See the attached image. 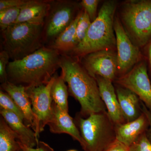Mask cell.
Masks as SVG:
<instances>
[{"instance_id":"cell-15","label":"cell","mask_w":151,"mask_h":151,"mask_svg":"<svg viewBox=\"0 0 151 151\" xmlns=\"http://www.w3.org/2000/svg\"><path fill=\"white\" fill-rule=\"evenodd\" d=\"M149 127L148 119L143 112L134 121L116 126V139L130 147L140 136L147 132Z\"/></svg>"},{"instance_id":"cell-3","label":"cell","mask_w":151,"mask_h":151,"mask_svg":"<svg viewBox=\"0 0 151 151\" xmlns=\"http://www.w3.org/2000/svg\"><path fill=\"white\" fill-rule=\"evenodd\" d=\"M117 4L114 1H105L96 19L92 22L84 40L71 52V56L81 58L99 50H116L114 24Z\"/></svg>"},{"instance_id":"cell-30","label":"cell","mask_w":151,"mask_h":151,"mask_svg":"<svg viewBox=\"0 0 151 151\" xmlns=\"http://www.w3.org/2000/svg\"><path fill=\"white\" fill-rule=\"evenodd\" d=\"M104 151H130L129 147L116 139Z\"/></svg>"},{"instance_id":"cell-22","label":"cell","mask_w":151,"mask_h":151,"mask_svg":"<svg viewBox=\"0 0 151 151\" xmlns=\"http://www.w3.org/2000/svg\"><path fill=\"white\" fill-rule=\"evenodd\" d=\"M91 23L89 16L84 10L79 12V19L76 30V47L85 39Z\"/></svg>"},{"instance_id":"cell-1","label":"cell","mask_w":151,"mask_h":151,"mask_svg":"<svg viewBox=\"0 0 151 151\" xmlns=\"http://www.w3.org/2000/svg\"><path fill=\"white\" fill-rule=\"evenodd\" d=\"M59 66L68 93L81 105L80 116L86 118L93 113L107 111L96 79L88 73L78 58L61 54Z\"/></svg>"},{"instance_id":"cell-31","label":"cell","mask_w":151,"mask_h":151,"mask_svg":"<svg viewBox=\"0 0 151 151\" xmlns=\"http://www.w3.org/2000/svg\"><path fill=\"white\" fill-rule=\"evenodd\" d=\"M142 102V101H141ZM142 111L145 114L147 117L149 122V127L148 129L146 132V135L149 141L151 143V112L149 111L145 105L142 102Z\"/></svg>"},{"instance_id":"cell-34","label":"cell","mask_w":151,"mask_h":151,"mask_svg":"<svg viewBox=\"0 0 151 151\" xmlns=\"http://www.w3.org/2000/svg\"><path fill=\"white\" fill-rule=\"evenodd\" d=\"M20 151H22V149H21V150Z\"/></svg>"},{"instance_id":"cell-4","label":"cell","mask_w":151,"mask_h":151,"mask_svg":"<svg viewBox=\"0 0 151 151\" xmlns=\"http://www.w3.org/2000/svg\"><path fill=\"white\" fill-rule=\"evenodd\" d=\"M44 26L16 23L2 32L3 47L12 60L21 59L44 46Z\"/></svg>"},{"instance_id":"cell-8","label":"cell","mask_w":151,"mask_h":151,"mask_svg":"<svg viewBox=\"0 0 151 151\" xmlns=\"http://www.w3.org/2000/svg\"><path fill=\"white\" fill-rule=\"evenodd\" d=\"M114 27L119 77L129 72L138 63L145 59L139 48L130 39L118 17H115Z\"/></svg>"},{"instance_id":"cell-20","label":"cell","mask_w":151,"mask_h":151,"mask_svg":"<svg viewBox=\"0 0 151 151\" xmlns=\"http://www.w3.org/2000/svg\"><path fill=\"white\" fill-rule=\"evenodd\" d=\"M68 91L67 85L62 76L55 75L51 89L52 102L61 110L68 112Z\"/></svg>"},{"instance_id":"cell-33","label":"cell","mask_w":151,"mask_h":151,"mask_svg":"<svg viewBox=\"0 0 151 151\" xmlns=\"http://www.w3.org/2000/svg\"><path fill=\"white\" fill-rule=\"evenodd\" d=\"M67 151H78L76 150H67Z\"/></svg>"},{"instance_id":"cell-29","label":"cell","mask_w":151,"mask_h":151,"mask_svg":"<svg viewBox=\"0 0 151 151\" xmlns=\"http://www.w3.org/2000/svg\"><path fill=\"white\" fill-rule=\"evenodd\" d=\"M20 147L22 151H54L49 145L42 141H39L36 147L32 148L22 144L19 142Z\"/></svg>"},{"instance_id":"cell-10","label":"cell","mask_w":151,"mask_h":151,"mask_svg":"<svg viewBox=\"0 0 151 151\" xmlns=\"http://www.w3.org/2000/svg\"><path fill=\"white\" fill-rule=\"evenodd\" d=\"M116 84L131 90L151 112V83L145 60L138 63L129 72L117 77Z\"/></svg>"},{"instance_id":"cell-17","label":"cell","mask_w":151,"mask_h":151,"mask_svg":"<svg viewBox=\"0 0 151 151\" xmlns=\"http://www.w3.org/2000/svg\"><path fill=\"white\" fill-rule=\"evenodd\" d=\"M116 91L126 123L137 119L143 113L142 102L137 95L129 89L119 85Z\"/></svg>"},{"instance_id":"cell-11","label":"cell","mask_w":151,"mask_h":151,"mask_svg":"<svg viewBox=\"0 0 151 151\" xmlns=\"http://www.w3.org/2000/svg\"><path fill=\"white\" fill-rule=\"evenodd\" d=\"M81 64L91 76L114 81L118 74V62L116 50H99L80 58Z\"/></svg>"},{"instance_id":"cell-14","label":"cell","mask_w":151,"mask_h":151,"mask_svg":"<svg viewBox=\"0 0 151 151\" xmlns=\"http://www.w3.org/2000/svg\"><path fill=\"white\" fill-rule=\"evenodd\" d=\"M51 1L28 0L22 6L16 23L44 26L51 7Z\"/></svg>"},{"instance_id":"cell-21","label":"cell","mask_w":151,"mask_h":151,"mask_svg":"<svg viewBox=\"0 0 151 151\" xmlns=\"http://www.w3.org/2000/svg\"><path fill=\"white\" fill-rule=\"evenodd\" d=\"M21 150L16 133L10 128L2 116L0 119V151Z\"/></svg>"},{"instance_id":"cell-18","label":"cell","mask_w":151,"mask_h":151,"mask_svg":"<svg viewBox=\"0 0 151 151\" xmlns=\"http://www.w3.org/2000/svg\"><path fill=\"white\" fill-rule=\"evenodd\" d=\"M1 87L10 95L22 111L27 126L31 127L33 120V114L30 100L25 88L24 86L16 85L9 81L1 84Z\"/></svg>"},{"instance_id":"cell-9","label":"cell","mask_w":151,"mask_h":151,"mask_svg":"<svg viewBox=\"0 0 151 151\" xmlns=\"http://www.w3.org/2000/svg\"><path fill=\"white\" fill-rule=\"evenodd\" d=\"M75 5L66 1H51V7L44 26V41L52 42L70 24L74 17Z\"/></svg>"},{"instance_id":"cell-16","label":"cell","mask_w":151,"mask_h":151,"mask_svg":"<svg viewBox=\"0 0 151 151\" xmlns=\"http://www.w3.org/2000/svg\"><path fill=\"white\" fill-rule=\"evenodd\" d=\"M0 113L10 128L16 133L19 142L30 147H37L39 140L36 137L35 133L30 127L25 125L18 116L3 109L0 110Z\"/></svg>"},{"instance_id":"cell-32","label":"cell","mask_w":151,"mask_h":151,"mask_svg":"<svg viewBox=\"0 0 151 151\" xmlns=\"http://www.w3.org/2000/svg\"><path fill=\"white\" fill-rule=\"evenodd\" d=\"M146 46H147L146 52H147V59L148 63L150 73L151 76V40L146 45Z\"/></svg>"},{"instance_id":"cell-23","label":"cell","mask_w":151,"mask_h":151,"mask_svg":"<svg viewBox=\"0 0 151 151\" xmlns=\"http://www.w3.org/2000/svg\"><path fill=\"white\" fill-rule=\"evenodd\" d=\"M22 6L5 9L0 11V28L1 32L16 24Z\"/></svg>"},{"instance_id":"cell-6","label":"cell","mask_w":151,"mask_h":151,"mask_svg":"<svg viewBox=\"0 0 151 151\" xmlns=\"http://www.w3.org/2000/svg\"><path fill=\"white\" fill-rule=\"evenodd\" d=\"M120 21L132 42L139 48L151 40V0L129 1L120 11Z\"/></svg>"},{"instance_id":"cell-5","label":"cell","mask_w":151,"mask_h":151,"mask_svg":"<svg viewBox=\"0 0 151 151\" xmlns=\"http://www.w3.org/2000/svg\"><path fill=\"white\" fill-rule=\"evenodd\" d=\"M74 121L84 140V151H104L116 139V125L107 111L86 118L78 114Z\"/></svg>"},{"instance_id":"cell-28","label":"cell","mask_w":151,"mask_h":151,"mask_svg":"<svg viewBox=\"0 0 151 151\" xmlns=\"http://www.w3.org/2000/svg\"><path fill=\"white\" fill-rule=\"evenodd\" d=\"M28 0H1L0 11L5 9L22 6Z\"/></svg>"},{"instance_id":"cell-24","label":"cell","mask_w":151,"mask_h":151,"mask_svg":"<svg viewBox=\"0 0 151 151\" xmlns=\"http://www.w3.org/2000/svg\"><path fill=\"white\" fill-rule=\"evenodd\" d=\"M0 107L1 109L10 111L14 113L24 122V116L22 111L10 95L1 90L0 91Z\"/></svg>"},{"instance_id":"cell-13","label":"cell","mask_w":151,"mask_h":151,"mask_svg":"<svg viewBox=\"0 0 151 151\" xmlns=\"http://www.w3.org/2000/svg\"><path fill=\"white\" fill-rule=\"evenodd\" d=\"M95 78L98 84L100 97L112 122L116 126L126 123L113 81L100 76H96Z\"/></svg>"},{"instance_id":"cell-26","label":"cell","mask_w":151,"mask_h":151,"mask_svg":"<svg viewBox=\"0 0 151 151\" xmlns=\"http://www.w3.org/2000/svg\"><path fill=\"white\" fill-rule=\"evenodd\" d=\"M130 151H151V143L144 133L129 147Z\"/></svg>"},{"instance_id":"cell-2","label":"cell","mask_w":151,"mask_h":151,"mask_svg":"<svg viewBox=\"0 0 151 151\" xmlns=\"http://www.w3.org/2000/svg\"><path fill=\"white\" fill-rule=\"evenodd\" d=\"M61 54L43 46L21 59L12 60L7 68L8 81L25 88L45 85L55 75Z\"/></svg>"},{"instance_id":"cell-25","label":"cell","mask_w":151,"mask_h":151,"mask_svg":"<svg viewBox=\"0 0 151 151\" xmlns=\"http://www.w3.org/2000/svg\"><path fill=\"white\" fill-rule=\"evenodd\" d=\"M99 0H82L80 3L83 9L89 16L91 22H93L97 16V10Z\"/></svg>"},{"instance_id":"cell-19","label":"cell","mask_w":151,"mask_h":151,"mask_svg":"<svg viewBox=\"0 0 151 151\" xmlns=\"http://www.w3.org/2000/svg\"><path fill=\"white\" fill-rule=\"evenodd\" d=\"M79 17V12L68 26L48 46L59 52L61 54H67L76 47V30Z\"/></svg>"},{"instance_id":"cell-7","label":"cell","mask_w":151,"mask_h":151,"mask_svg":"<svg viewBox=\"0 0 151 151\" xmlns=\"http://www.w3.org/2000/svg\"><path fill=\"white\" fill-rule=\"evenodd\" d=\"M55 75L47 84L25 88L31 103L33 120L31 128L39 139L40 134L47 125L52 112L51 89Z\"/></svg>"},{"instance_id":"cell-12","label":"cell","mask_w":151,"mask_h":151,"mask_svg":"<svg viewBox=\"0 0 151 151\" xmlns=\"http://www.w3.org/2000/svg\"><path fill=\"white\" fill-rule=\"evenodd\" d=\"M47 125L51 133L68 134L79 142L83 148L84 140L74 120L68 114V112L60 109L53 102L51 116Z\"/></svg>"},{"instance_id":"cell-27","label":"cell","mask_w":151,"mask_h":151,"mask_svg":"<svg viewBox=\"0 0 151 151\" xmlns=\"http://www.w3.org/2000/svg\"><path fill=\"white\" fill-rule=\"evenodd\" d=\"M10 57L8 53L2 50L0 52V81L1 84L8 81L7 68Z\"/></svg>"}]
</instances>
